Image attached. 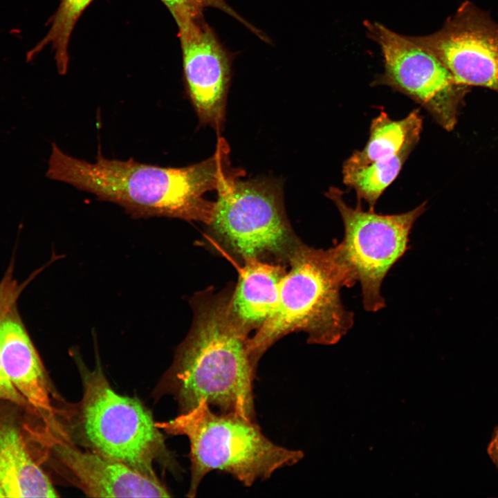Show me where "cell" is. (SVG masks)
<instances>
[{
  "mask_svg": "<svg viewBox=\"0 0 498 498\" xmlns=\"http://www.w3.org/2000/svg\"><path fill=\"white\" fill-rule=\"evenodd\" d=\"M192 305V328L156 393L172 395L180 414L204 400L220 412L255 420L253 382L257 365L249 349L250 331L232 313L230 297H198Z\"/></svg>",
  "mask_w": 498,
  "mask_h": 498,
  "instance_id": "obj_2",
  "label": "cell"
},
{
  "mask_svg": "<svg viewBox=\"0 0 498 498\" xmlns=\"http://www.w3.org/2000/svg\"><path fill=\"white\" fill-rule=\"evenodd\" d=\"M6 497V494L0 486V497Z\"/></svg>",
  "mask_w": 498,
  "mask_h": 498,
  "instance_id": "obj_21",
  "label": "cell"
},
{
  "mask_svg": "<svg viewBox=\"0 0 498 498\" xmlns=\"http://www.w3.org/2000/svg\"><path fill=\"white\" fill-rule=\"evenodd\" d=\"M422 129L423 118L418 109L399 120H392L387 113L380 111L371 122L365 147L354 151L343 163V178L372 163L391 159L407 145L418 142Z\"/></svg>",
  "mask_w": 498,
  "mask_h": 498,
  "instance_id": "obj_15",
  "label": "cell"
},
{
  "mask_svg": "<svg viewBox=\"0 0 498 498\" xmlns=\"http://www.w3.org/2000/svg\"><path fill=\"white\" fill-rule=\"evenodd\" d=\"M159 429L186 436L190 442L191 479L187 494L195 497L203 477L217 470L231 474L246 487L270 478L278 469L291 466L304 456L300 450L268 439L254 420L237 413L212 412L204 400Z\"/></svg>",
  "mask_w": 498,
  "mask_h": 498,
  "instance_id": "obj_4",
  "label": "cell"
},
{
  "mask_svg": "<svg viewBox=\"0 0 498 498\" xmlns=\"http://www.w3.org/2000/svg\"><path fill=\"white\" fill-rule=\"evenodd\" d=\"M13 262L6 270L0 281V323L17 299L28 280L18 284L13 276ZM0 400L8 401L19 405L28 404L25 398L17 391L6 374L0 356Z\"/></svg>",
  "mask_w": 498,
  "mask_h": 498,
  "instance_id": "obj_18",
  "label": "cell"
},
{
  "mask_svg": "<svg viewBox=\"0 0 498 498\" xmlns=\"http://www.w3.org/2000/svg\"><path fill=\"white\" fill-rule=\"evenodd\" d=\"M417 144L411 142L392 158L372 163L343 178L344 184L355 190L358 203L363 199L368 203L369 210L374 211L378 199L397 178Z\"/></svg>",
  "mask_w": 498,
  "mask_h": 498,
  "instance_id": "obj_16",
  "label": "cell"
},
{
  "mask_svg": "<svg viewBox=\"0 0 498 498\" xmlns=\"http://www.w3.org/2000/svg\"><path fill=\"white\" fill-rule=\"evenodd\" d=\"M176 23L187 95L200 124L210 126L219 134L225 122L232 55L203 15Z\"/></svg>",
  "mask_w": 498,
  "mask_h": 498,
  "instance_id": "obj_10",
  "label": "cell"
},
{
  "mask_svg": "<svg viewBox=\"0 0 498 498\" xmlns=\"http://www.w3.org/2000/svg\"><path fill=\"white\" fill-rule=\"evenodd\" d=\"M465 86L498 92V23L470 1L463 2L436 32L414 37Z\"/></svg>",
  "mask_w": 498,
  "mask_h": 498,
  "instance_id": "obj_9",
  "label": "cell"
},
{
  "mask_svg": "<svg viewBox=\"0 0 498 498\" xmlns=\"http://www.w3.org/2000/svg\"><path fill=\"white\" fill-rule=\"evenodd\" d=\"M233 169L229 148L219 139L214 154L196 164L164 167L136 161L108 159L100 151L94 163L65 154L52 145L46 176L121 206L134 218L165 216L210 223L214 202L203 198L216 190Z\"/></svg>",
  "mask_w": 498,
  "mask_h": 498,
  "instance_id": "obj_1",
  "label": "cell"
},
{
  "mask_svg": "<svg viewBox=\"0 0 498 498\" xmlns=\"http://www.w3.org/2000/svg\"><path fill=\"white\" fill-rule=\"evenodd\" d=\"M337 207L344 225L338 243L345 259L360 282L366 311L376 312L385 306L381 295L384 278L408 249L409 236L416 221L426 210L424 201L412 210L396 214L367 212L344 201V192L331 187L325 193Z\"/></svg>",
  "mask_w": 498,
  "mask_h": 498,
  "instance_id": "obj_7",
  "label": "cell"
},
{
  "mask_svg": "<svg viewBox=\"0 0 498 498\" xmlns=\"http://www.w3.org/2000/svg\"><path fill=\"white\" fill-rule=\"evenodd\" d=\"M0 356L8 379L25 398L55 427L54 412L44 369L14 304L0 323Z\"/></svg>",
  "mask_w": 498,
  "mask_h": 498,
  "instance_id": "obj_12",
  "label": "cell"
},
{
  "mask_svg": "<svg viewBox=\"0 0 498 498\" xmlns=\"http://www.w3.org/2000/svg\"><path fill=\"white\" fill-rule=\"evenodd\" d=\"M93 0H60L50 18V26L46 35L27 54V60L33 59L44 47L51 44L59 73L67 72L68 46L71 33L79 18Z\"/></svg>",
  "mask_w": 498,
  "mask_h": 498,
  "instance_id": "obj_17",
  "label": "cell"
},
{
  "mask_svg": "<svg viewBox=\"0 0 498 498\" xmlns=\"http://www.w3.org/2000/svg\"><path fill=\"white\" fill-rule=\"evenodd\" d=\"M286 273L282 265L255 257L244 259L230 307L238 321L250 331L257 330L274 313Z\"/></svg>",
  "mask_w": 498,
  "mask_h": 498,
  "instance_id": "obj_13",
  "label": "cell"
},
{
  "mask_svg": "<svg viewBox=\"0 0 498 498\" xmlns=\"http://www.w3.org/2000/svg\"><path fill=\"white\" fill-rule=\"evenodd\" d=\"M277 308L250 338L255 363L276 341L305 332L309 343L333 344L353 326L354 315L342 303L340 290L357 282L340 246L316 249L299 242L288 257Z\"/></svg>",
  "mask_w": 498,
  "mask_h": 498,
  "instance_id": "obj_3",
  "label": "cell"
},
{
  "mask_svg": "<svg viewBox=\"0 0 498 498\" xmlns=\"http://www.w3.org/2000/svg\"><path fill=\"white\" fill-rule=\"evenodd\" d=\"M81 372L84 392L76 423L83 444L158 479L155 461L169 455L151 413L138 399L116 393L100 366Z\"/></svg>",
  "mask_w": 498,
  "mask_h": 498,
  "instance_id": "obj_5",
  "label": "cell"
},
{
  "mask_svg": "<svg viewBox=\"0 0 498 498\" xmlns=\"http://www.w3.org/2000/svg\"><path fill=\"white\" fill-rule=\"evenodd\" d=\"M55 454L73 481L91 497H168L158 479L91 450L76 446L64 434L55 441Z\"/></svg>",
  "mask_w": 498,
  "mask_h": 498,
  "instance_id": "obj_11",
  "label": "cell"
},
{
  "mask_svg": "<svg viewBox=\"0 0 498 498\" xmlns=\"http://www.w3.org/2000/svg\"><path fill=\"white\" fill-rule=\"evenodd\" d=\"M167 8L175 21L186 17L203 15L206 8L219 9L243 24L260 39L264 35L237 13L224 0H160Z\"/></svg>",
  "mask_w": 498,
  "mask_h": 498,
  "instance_id": "obj_19",
  "label": "cell"
},
{
  "mask_svg": "<svg viewBox=\"0 0 498 498\" xmlns=\"http://www.w3.org/2000/svg\"><path fill=\"white\" fill-rule=\"evenodd\" d=\"M243 174L234 169L221 178L208 225L243 259L288 257L299 241L285 215L281 183L266 178L242 181Z\"/></svg>",
  "mask_w": 498,
  "mask_h": 498,
  "instance_id": "obj_6",
  "label": "cell"
},
{
  "mask_svg": "<svg viewBox=\"0 0 498 498\" xmlns=\"http://www.w3.org/2000/svg\"><path fill=\"white\" fill-rule=\"evenodd\" d=\"M487 453L498 470V425L493 429L491 439L487 446Z\"/></svg>",
  "mask_w": 498,
  "mask_h": 498,
  "instance_id": "obj_20",
  "label": "cell"
},
{
  "mask_svg": "<svg viewBox=\"0 0 498 498\" xmlns=\"http://www.w3.org/2000/svg\"><path fill=\"white\" fill-rule=\"evenodd\" d=\"M0 486L7 497H57L15 427L0 423Z\"/></svg>",
  "mask_w": 498,
  "mask_h": 498,
  "instance_id": "obj_14",
  "label": "cell"
},
{
  "mask_svg": "<svg viewBox=\"0 0 498 498\" xmlns=\"http://www.w3.org/2000/svg\"><path fill=\"white\" fill-rule=\"evenodd\" d=\"M365 26L383 57L384 72L373 84L406 95L443 129L452 130L469 87L459 83L445 64L414 37L396 33L378 22L366 21Z\"/></svg>",
  "mask_w": 498,
  "mask_h": 498,
  "instance_id": "obj_8",
  "label": "cell"
}]
</instances>
